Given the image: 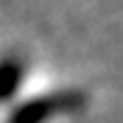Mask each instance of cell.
I'll use <instances>...</instances> for the list:
<instances>
[{
	"instance_id": "cell-2",
	"label": "cell",
	"mask_w": 123,
	"mask_h": 123,
	"mask_svg": "<svg viewBox=\"0 0 123 123\" xmlns=\"http://www.w3.org/2000/svg\"><path fill=\"white\" fill-rule=\"evenodd\" d=\"M25 73H28V64H25V59L20 53L0 56V106H6L20 92V87L25 81Z\"/></svg>"
},
{
	"instance_id": "cell-1",
	"label": "cell",
	"mask_w": 123,
	"mask_h": 123,
	"mask_svg": "<svg viewBox=\"0 0 123 123\" xmlns=\"http://www.w3.org/2000/svg\"><path fill=\"white\" fill-rule=\"evenodd\" d=\"M84 106H87L84 90H53L11 106L0 123H53L64 115H76Z\"/></svg>"
}]
</instances>
